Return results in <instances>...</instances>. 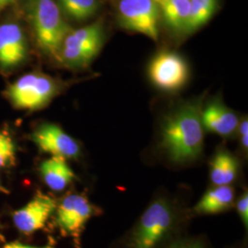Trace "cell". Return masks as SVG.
I'll return each instance as SVG.
<instances>
[{
  "label": "cell",
  "mask_w": 248,
  "mask_h": 248,
  "mask_svg": "<svg viewBox=\"0 0 248 248\" xmlns=\"http://www.w3.org/2000/svg\"><path fill=\"white\" fill-rule=\"evenodd\" d=\"M200 108L186 104L169 116L162 127L161 146L175 163L197 159L203 149V126Z\"/></svg>",
  "instance_id": "6da1fadb"
},
{
  "label": "cell",
  "mask_w": 248,
  "mask_h": 248,
  "mask_svg": "<svg viewBox=\"0 0 248 248\" xmlns=\"http://www.w3.org/2000/svg\"><path fill=\"white\" fill-rule=\"evenodd\" d=\"M28 17L43 53L58 61L64 38L72 31L55 0H27Z\"/></svg>",
  "instance_id": "7a4b0ae2"
},
{
  "label": "cell",
  "mask_w": 248,
  "mask_h": 248,
  "mask_svg": "<svg viewBox=\"0 0 248 248\" xmlns=\"http://www.w3.org/2000/svg\"><path fill=\"white\" fill-rule=\"evenodd\" d=\"M60 92V84L50 76L34 72L21 76L5 90L9 102L17 108L38 110L47 106Z\"/></svg>",
  "instance_id": "3957f363"
},
{
  "label": "cell",
  "mask_w": 248,
  "mask_h": 248,
  "mask_svg": "<svg viewBox=\"0 0 248 248\" xmlns=\"http://www.w3.org/2000/svg\"><path fill=\"white\" fill-rule=\"evenodd\" d=\"M103 42L104 31L100 22L72 30L62 42L58 61L73 69L87 67L98 55Z\"/></svg>",
  "instance_id": "277c9868"
},
{
  "label": "cell",
  "mask_w": 248,
  "mask_h": 248,
  "mask_svg": "<svg viewBox=\"0 0 248 248\" xmlns=\"http://www.w3.org/2000/svg\"><path fill=\"white\" fill-rule=\"evenodd\" d=\"M174 213L165 199L155 201L146 209L132 235V248H155L174 223Z\"/></svg>",
  "instance_id": "5b68a950"
},
{
  "label": "cell",
  "mask_w": 248,
  "mask_h": 248,
  "mask_svg": "<svg viewBox=\"0 0 248 248\" xmlns=\"http://www.w3.org/2000/svg\"><path fill=\"white\" fill-rule=\"evenodd\" d=\"M159 6L155 0H121L118 18L121 27L157 41Z\"/></svg>",
  "instance_id": "8992f818"
},
{
  "label": "cell",
  "mask_w": 248,
  "mask_h": 248,
  "mask_svg": "<svg viewBox=\"0 0 248 248\" xmlns=\"http://www.w3.org/2000/svg\"><path fill=\"white\" fill-rule=\"evenodd\" d=\"M149 78L160 89L176 91L186 84L188 67L186 61L179 54L162 52L151 62Z\"/></svg>",
  "instance_id": "52a82bcc"
},
{
  "label": "cell",
  "mask_w": 248,
  "mask_h": 248,
  "mask_svg": "<svg viewBox=\"0 0 248 248\" xmlns=\"http://www.w3.org/2000/svg\"><path fill=\"white\" fill-rule=\"evenodd\" d=\"M40 151L64 159L78 158L80 155L79 144L54 124H41L30 136Z\"/></svg>",
  "instance_id": "ba28073f"
},
{
  "label": "cell",
  "mask_w": 248,
  "mask_h": 248,
  "mask_svg": "<svg viewBox=\"0 0 248 248\" xmlns=\"http://www.w3.org/2000/svg\"><path fill=\"white\" fill-rule=\"evenodd\" d=\"M56 222L63 233L78 238L95 210L85 196L65 197L56 207Z\"/></svg>",
  "instance_id": "9c48e42d"
},
{
  "label": "cell",
  "mask_w": 248,
  "mask_h": 248,
  "mask_svg": "<svg viewBox=\"0 0 248 248\" xmlns=\"http://www.w3.org/2000/svg\"><path fill=\"white\" fill-rule=\"evenodd\" d=\"M28 43L23 29L16 22L0 25V69L10 71L26 61Z\"/></svg>",
  "instance_id": "30bf717a"
},
{
  "label": "cell",
  "mask_w": 248,
  "mask_h": 248,
  "mask_svg": "<svg viewBox=\"0 0 248 248\" xmlns=\"http://www.w3.org/2000/svg\"><path fill=\"white\" fill-rule=\"evenodd\" d=\"M56 207L53 199L42 192H37L31 202L13 213L12 221L20 232L31 234L45 227Z\"/></svg>",
  "instance_id": "8fae6325"
},
{
  "label": "cell",
  "mask_w": 248,
  "mask_h": 248,
  "mask_svg": "<svg viewBox=\"0 0 248 248\" xmlns=\"http://www.w3.org/2000/svg\"><path fill=\"white\" fill-rule=\"evenodd\" d=\"M202 126L208 131L221 136H229L236 130L238 117L220 101H213L201 114Z\"/></svg>",
  "instance_id": "7c38bea8"
},
{
  "label": "cell",
  "mask_w": 248,
  "mask_h": 248,
  "mask_svg": "<svg viewBox=\"0 0 248 248\" xmlns=\"http://www.w3.org/2000/svg\"><path fill=\"white\" fill-rule=\"evenodd\" d=\"M65 160L59 156H52L44 161L40 167V173L45 184L53 191H62L76 177Z\"/></svg>",
  "instance_id": "4fadbf2b"
},
{
  "label": "cell",
  "mask_w": 248,
  "mask_h": 248,
  "mask_svg": "<svg viewBox=\"0 0 248 248\" xmlns=\"http://www.w3.org/2000/svg\"><path fill=\"white\" fill-rule=\"evenodd\" d=\"M234 201V191L230 186H216L208 190L196 204L194 212L199 214H216L230 210Z\"/></svg>",
  "instance_id": "5bb4252c"
},
{
  "label": "cell",
  "mask_w": 248,
  "mask_h": 248,
  "mask_svg": "<svg viewBox=\"0 0 248 248\" xmlns=\"http://www.w3.org/2000/svg\"><path fill=\"white\" fill-rule=\"evenodd\" d=\"M239 163L226 150L218 151L210 163V177L215 186L232 184L238 175Z\"/></svg>",
  "instance_id": "9a60e30c"
},
{
  "label": "cell",
  "mask_w": 248,
  "mask_h": 248,
  "mask_svg": "<svg viewBox=\"0 0 248 248\" xmlns=\"http://www.w3.org/2000/svg\"><path fill=\"white\" fill-rule=\"evenodd\" d=\"M159 9L166 24L174 31H185L189 14V0H161Z\"/></svg>",
  "instance_id": "2e32d148"
},
{
  "label": "cell",
  "mask_w": 248,
  "mask_h": 248,
  "mask_svg": "<svg viewBox=\"0 0 248 248\" xmlns=\"http://www.w3.org/2000/svg\"><path fill=\"white\" fill-rule=\"evenodd\" d=\"M190 8L185 32L190 33L205 25L215 13L217 0H189Z\"/></svg>",
  "instance_id": "e0dca14e"
},
{
  "label": "cell",
  "mask_w": 248,
  "mask_h": 248,
  "mask_svg": "<svg viewBox=\"0 0 248 248\" xmlns=\"http://www.w3.org/2000/svg\"><path fill=\"white\" fill-rule=\"evenodd\" d=\"M57 4L61 11L76 21L89 19L99 8L98 0H57Z\"/></svg>",
  "instance_id": "ac0fdd59"
},
{
  "label": "cell",
  "mask_w": 248,
  "mask_h": 248,
  "mask_svg": "<svg viewBox=\"0 0 248 248\" xmlns=\"http://www.w3.org/2000/svg\"><path fill=\"white\" fill-rule=\"evenodd\" d=\"M16 144L9 134L0 131V169L9 168L15 164Z\"/></svg>",
  "instance_id": "d6986e66"
},
{
  "label": "cell",
  "mask_w": 248,
  "mask_h": 248,
  "mask_svg": "<svg viewBox=\"0 0 248 248\" xmlns=\"http://www.w3.org/2000/svg\"><path fill=\"white\" fill-rule=\"evenodd\" d=\"M237 211L239 213L241 220L246 228L248 226V194L245 192L237 202Z\"/></svg>",
  "instance_id": "ffe728a7"
},
{
  "label": "cell",
  "mask_w": 248,
  "mask_h": 248,
  "mask_svg": "<svg viewBox=\"0 0 248 248\" xmlns=\"http://www.w3.org/2000/svg\"><path fill=\"white\" fill-rule=\"evenodd\" d=\"M170 248H204L202 242L199 241H190V242H184L177 244L176 246Z\"/></svg>",
  "instance_id": "44dd1931"
},
{
  "label": "cell",
  "mask_w": 248,
  "mask_h": 248,
  "mask_svg": "<svg viewBox=\"0 0 248 248\" xmlns=\"http://www.w3.org/2000/svg\"><path fill=\"white\" fill-rule=\"evenodd\" d=\"M3 248H54L52 245H48V246H45V247H31V246H26V245H23L21 243H18V242H12V243H9L7 244L5 247Z\"/></svg>",
  "instance_id": "7402d4cb"
},
{
  "label": "cell",
  "mask_w": 248,
  "mask_h": 248,
  "mask_svg": "<svg viewBox=\"0 0 248 248\" xmlns=\"http://www.w3.org/2000/svg\"><path fill=\"white\" fill-rule=\"evenodd\" d=\"M240 134H241V136L248 135V121L247 118L245 120H243L242 123H241V125H240Z\"/></svg>",
  "instance_id": "603a6c76"
},
{
  "label": "cell",
  "mask_w": 248,
  "mask_h": 248,
  "mask_svg": "<svg viewBox=\"0 0 248 248\" xmlns=\"http://www.w3.org/2000/svg\"><path fill=\"white\" fill-rule=\"evenodd\" d=\"M15 0H0V12H2L10 4H12Z\"/></svg>",
  "instance_id": "cb8c5ba5"
},
{
  "label": "cell",
  "mask_w": 248,
  "mask_h": 248,
  "mask_svg": "<svg viewBox=\"0 0 248 248\" xmlns=\"http://www.w3.org/2000/svg\"><path fill=\"white\" fill-rule=\"evenodd\" d=\"M0 192L1 193H9V190L5 186H2L1 183H0Z\"/></svg>",
  "instance_id": "d4e9b609"
},
{
  "label": "cell",
  "mask_w": 248,
  "mask_h": 248,
  "mask_svg": "<svg viewBox=\"0 0 248 248\" xmlns=\"http://www.w3.org/2000/svg\"><path fill=\"white\" fill-rule=\"evenodd\" d=\"M155 1L156 3H158V2H159V1H161V0H155Z\"/></svg>",
  "instance_id": "484cf974"
}]
</instances>
